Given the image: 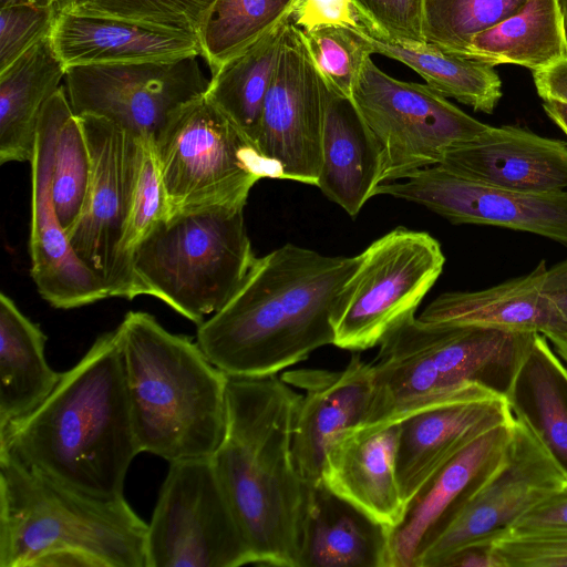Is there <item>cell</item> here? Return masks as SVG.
Masks as SVG:
<instances>
[{"label":"cell","mask_w":567,"mask_h":567,"mask_svg":"<svg viewBox=\"0 0 567 567\" xmlns=\"http://www.w3.org/2000/svg\"><path fill=\"white\" fill-rule=\"evenodd\" d=\"M216 0H75L72 10L121 17L198 35Z\"/></svg>","instance_id":"obj_38"},{"label":"cell","mask_w":567,"mask_h":567,"mask_svg":"<svg viewBox=\"0 0 567 567\" xmlns=\"http://www.w3.org/2000/svg\"><path fill=\"white\" fill-rule=\"evenodd\" d=\"M255 259L244 208L215 207L158 224L134 250L132 270L138 296L199 326L230 299Z\"/></svg>","instance_id":"obj_7"},{"label":"cell","mask_w":567,"mask_h":567,"mask_svg":"<svg viewBox=\"0 0 567 567\" xmlns=\"http://www.w3.org/2000/svg\"><path fill=\"white\" fill-rule=\"evenodd\" d=\"M169 210L163 184L154 138L136 135V173L124 231L118 247L121 298L138 296L132 270L136 247L162 221Z\"/></svg>","instance_id":"obj_35"},{"label":"cell","mask_w":567,"mask_h":567,"mask_svg":"<svg viewBox=\"0 0 567 567\" xmlns=\"http://www.w3.org/2000/svg\"><path fill=\"white\" fill-rule=\"evenodd\" d=\"M528 0H423V38L463 54L471 39L517 12Z\"/></svg>","instance_id":"obj_36"},{"label":"cell","mask_w":567,"mask_h":567,"mask_svg":"<svg viewBox=\"0 0 567 567\" xmlns=\"http://www.w3.org/2000/svg\"><path fill=\"white\" fill-rule=\"evenodd\" d=\"M280 378L305 391L296 412L292 452L300 475L315 486L321 483L331 444L365 422L374 394V369L372 362L353 354L339 371L297 369Z\"/></svg>","instance_id":"obj_19"},{"label":"cell","mask_w":567,"mask_h":567,"mask_svg":"<svg viewBox=\"0 0 567 567\" xmlns=\"http://www.w3.org/2000/svg\"><path fill=\"white\" fill-rule=\"evenodd\" d=\"M169 215L244 208L255 184L279 178L256 144L205 94L176 110L154 138Z\"/></svg>","instance_id":"obj_8"},{"label":"cell","mask_w":567,"mask_h":567,"mask_svg":"<svg viewBox=\"0 0 567 567\" xmlns=\"http://www.w3.org/2000/svg\"><path fill=\"white\" fill-rule=\"evenodd\" d=\"M199 56L68 66L64 86L75 115L103 116L155 138L176 110L206 93L210 79Z\"/></svg>","instance_id":"obj_12"},{"label":"cell","mask_w":567,"mask_h":567,"mask_svg":"<svg viewBox=\"0 0 567 567\" xmlns=\"http://www.w3.org/2000/svg\"><path fill=\"white\" fill-rule=\"evenodd\" d=\"M546 264L540 260L528 274L476 291L440 295L419 317L449 322L538 332L548 330V311L542 292Z\"/></svg>","instance_id":"obj_28"},{"label":"cell","mask_w":567,"mask_h":567,"mask_svg":"<svg viewBox=\"0 0 567 567\" xmlns=\"http://www.w3.org/2000/svg\"><path fill=\"white\" fill-rule=\"evenodd\" d=\"M513 417L504 396L470 385L400 420L396 475L406 506L454 454Z\"/></svg>","instance_id":"obj_17"},{"label":"cell","mask_w":567,"mask_h":567,"mask_svg":"<svg viewBox=\"0 0 567 567\" xmlns=\"http://www.w3.org/2000/svg\"><path fill=\"white\" fill-rule=\"evenodd\" d=\"M567 483L529 427L514 417L507 454L453 523L420 555L415 567H436L450 553L504 536L524 514Z\"/></svg>","instance_id":"obj_13"},{"label":"cell","mask_w":567,"mask_h":567,"mask_svg":"<svg viewBox=\"0 0 567 567\" xmlns=\"http://www.w3.org/2000/svg\"><path fill=\"white\" fill-rule=\"evenodd\" d=\"M493 549L503 567H567V535H504Z\"/></svg>","instance_id":"obj_41"},{"label":"cell","mask_w":567,"mask_h":567,"mask_svg":"<svg viewBox=\"0 0 567 567\" xmlns=\"http://www.w3.org/2000/svg\"><path fill=\"white\" fill-rule=\"evenodd\" d=\"M290 21L303 32L341 25L369 38L386 39L383 30L358 0H296Z\"/></svg>","instance_id":"obj_40"},{"label":"cell","mask_w":567,"mask_h":567,"mask_svg":"<svg viewBox=\"0 0 567 567\" xmlns=\"http://www.w3.org/2000/svg\"><path fill=\"white\" fill-rule=\"evenodd\" d=\"M289 21L223 63L213 72L205 93L255 144L265 99Z\"/></svg>","instance_id":"obj_32"},{"label":"cell","mask_w":567,"mask_h":567,"mask_svg":"<svg viewBox=\"0 0 567 567\" xmlns=\"http://www.w3.org/2000/svg\"><path fill=\"white\" fill-rule=\"evenodd\" d=\"M17 4H30V6H54L52 0H0V8L17 6Z\"/></svg>","instance_id":"obj_48"},{"label":"cell","mask_w":567,"mask_h":567,"mask_svg":"<svg viewBox=\"0 0 567 567\" xmlns=\"http://www.w3.org/2000/svg\"><path fill=\"white\" fill-rule=\"evenodd\" d=\"M50 38L66 68L202 56L193 32L72 9L58 14Z\"/></svg>","instance_id":"obj_22"},{"label":"cell","mask_w":567,"mask_h":567,"mask_svg":"<svg viewBox=\"0 0 567 567\" xmlns=\"http://www.w3.org/2000/svg\"><path fill=\"white\" fill-rule=\"evenodd\" d=\"M543 109L549 120L567 136V103L546 100L543 101Z\"/></svg>","instance_id":"obj_47"},{"label":"cell","mask_w":567,"mask_h":567,"mask_svg":"<svg viewBox=\"0 0 567 567\" xmlns=\"http://www.w3.org/2000/svg\"><path fill=\"white\" fill-rule=\"evenodd\" d=\"M0 447L82 494L124 497L126 473L141 451L118 328L100 336L32 413L0 432Z\"/></svg>","instance_id":"obj_2"},{"label":"cell","mask_w":567,"mask_h":567,"mask_svg":"<svg viewBox=\"0 0 567 567\" xmlns=\"http://www.w3.org/2000/svg\"><path fill=\"white\" fill-rule=\"evenodd\" d=\"M352 102L381 153V184L439 165L445 154L489 125L472 117L426 84L398 80L368 58Z\"/></svg>","instance_id":"obj_9"},{"label":"cell","mask_w":567,"mask_h":567,"mask_svg":"<svg viewBox=\"0 0 567 567\" xmlns=\"http://www.w3.org/2000/svg\"><path fill=\"white\" fill-rule=\"evenodd\" d=\"M536 333L408 318L379 344L372 404L359 426L399 422L474 384L506 399Z\"/></svg>","instance_id":"obj_6"},{"label":"cell","mask_w":567,"mask_h":567,"mask_svg":"<svg viewBox=\"0 0 567 567\" xmlns=\"http://www.w3.org/2000/svg\"><path fill=\"white\" fill-rule=\"evenodd\" d=\"M542 292L548 311L545 338L567 363V258L547 268Z\"/></svg>","instance_id":"obj_43"},{"label":"cell","mask_w":567,"mask_h":567,"mask_svg":"<svg viewBox=\"0 0 567 567\" xmlns=\"http://www.w3.org/2000/svg\"><path fill=\"white\" fill-rule=\"evenodd\" d=\"M445 257L425 231L398 227L358 255L343 286L333 327L338 348H373L416 308L440 277Z\"/></svg>","instance_id":"obj_10"},{"label":"cell","mask_w":567,"mask_h":567,"mask_svg":"<svg viewBox=\"0 0 567 567\" xmlns=\"http://www.w3.org/2000/svg\"><path fill=\"white\" fill-rule=\"evenodd\" d=\"M146 533L125 497L82 494L0 447V567H146Z\"/></svg>","instance_id":"obj_4"},{"label":"cell","mask_w":567,"mask_h":567,"mask_svg":"<svg viewBox=\"0 0 567 567\" xmlns=\"http://www.w3.org/2000/svg\"><path fill=\"white\" fill-rule=\"evenodd\" d=\"M420 204L453 224H476L539 235L567 245V189L524 193L478 183L440 165L404 182L382 183L375 195Z\"/></svg>","instance_id":"obj_16"},{"label":"cell","mask_w":567,"mask_h":567,"mask_svg":"<svg viewBox=\"0 0 567 567\" xmlns=\"http://www.w3.org/2000/svg\"><path fill=\"white\" fill-rule=\"evenodd\" d=\"M31 164V277L40 296L58 309L109 298L102 279L78 256L56 215L51 190L52 132L41 112Z\"/></svg>","instance_id":"obj_20"},{"label":"cell","mask_w":567,"mask_h":567,"mask_svg":"<svg viewBox=\"0 0 567 567\" xmlns=\"http://www.w3.org/2000/svg\"><path fill=\"white\" fill-rule=\"evenodd\" d=\"M436 567H503L493 543L482 542L463 546L439 561Z\"/></svg>","instance_id":"obj_45"},{"label":"cell","mask_w":567,"mask_h":567,"mask_svg":"<svg viewBox=\"0 0 567 567\" xmlns=\"http://www.w3.org/2000/svg\"><path fill=\"white\" fill-rule=\"evenodd\" d=\"M514 417L481 434L454 454L408 504L392 529L393 567H415L420 555L453 523L503 463Z\"/></svg>","instance_id":"obj_18"},{"label":"cell","mask_w":567,"mask_h":567,"mask_svg":"<svg viewBox=\"0 0 567 567\" xmlns=\"http://www.w3.org/2000/svg\"><path fill=\"white\" fill-rule=\"evenodd\" d=\"M357 265L358 256L292 244L256 257L230 299L197 326L196 341L226 375L277 374L333 344L336 308Z\"/></svg>","instance_id":"obj_1"},{"label":"cell","mask_w":567,"mask_h":567,"mask_svg":"<svg viewBox=\"0 0 567 567\" xmlns=\"http://www.w3.org/2000/svg\"><path fill=\"white\" fill-rule=\"evenodd\" d=\"M327 87L318 74L301 30L288 22L268 89L256 145L280 179L317 186Z\"/></svg>","instance_id":"obj_14"},{"label":"cell","mask_w":567,"mask_h":567,"mask_svg":"<svg viewBox=\"0 0 567 567\" xmlns=\"http://www.w3.org/2000/svg\"><path fill=\"white\" fill-rule=\"evenodd\" d=\"M146 567H238L255 558L212 457L171 462L145 543Z\"/></svg>","instance_id":"obj_11"},{"label":"cell","mask_w":567,"mask_h":567,"mask_svg":"<svg viewBox=\"0 0 567 567\" xmlns=\"http://www.w3.org/2000/svg\"><path fill=\"white\" fill-rule=\"evenodd\" d=\"M58 14L54 6L17 4L0 8V72L49 37Z\"/></svg>","instance_id":"obj_39"},{"label":"cell","mask_w":567,"mask_h":567,"mask_svg":"<svg viewBox=\"0 0 567 567\" xmlns=\"http://www.w3.org/2000/svg\"><path fill=\"white\" fill-rule=\"evenodd\" d=\"M505 535H567V483L518 518Z\"/></svg>","instance_id":"obj_44"},{"label":"cell","mask_w":567,"mask_h":567,"mask_svg":"<svg viewBox=\"0 0 567 567\" xmlns=\"http://www.w3.org/2000/svg\"><path fill=\"white\" fill-rule=\"evenodd\" d=\"M386 39L424 40L423 0H358Z\"/></svg>","instance_id":"obj_42"},{"label":"cell","mask_w":567,"mask_h":567,"mask_svg":"<svg viewBox=\"0 0 567 567\" xmlns=\"http://www.w3.org/2000/svg\"><path fill=\"white\" fill-rule=\"evenodd\" d=\"M374 54L396 60L445 97L491 114L502 97V81L494 66L449 51L426 40L373 39Z\"/></svg>","instance_id":"obj_31"},{"label":"cell","mask_w":567,"mask_h":567,"mask_svg":"<svg viewBox=\"0 0 567 567\" xmlns=\"http://www.w3.org/2000/svg\"><path fill=\"white\" fill-rule=\"evenodd\" d=\"M91 155L84 209L66 233L78 256L121 297L118 247L136 173V135L99 115H76Z\"/></svg>","instance_id":"obj_15"},{"label":"cell","mask_w":567,"mask_h":567,"mask_svg":"<svg viewBox=\"0 0 567 567\" xmlns=\"http://www.w3.org/2000/svg\"><path fill=\"white\" fill-rule=\"evenodd\" d=\"M400 422L355 426L329 447L321 482L377 522L396 527L405 513L396 460Z\"/></svg>","instance_id":"obj_23"},{"label":"cell","mask_w":567,"mask_h":567,"mask_svg":"<svg viewBox=\"0 0 567 567\" xmlns=\"http://www.w3.org/2000/svg\"><path fill=\"white\" fill-rule=\"evenodd\" d=\"M301 33L327 90L352 101V91L362 65L374 54L368 38L341 25L321 27Z\"/></svg>","instance_id":"obj_37"},{"label":"cell","mask_w":567,"mask_h":567,"mask_svg":"<svg viewBox=\"0 0 567 567\" xmlns=\"http://www.w3.org/2000/svg\"><path fill=\"white\" fill-rule=\"evenodd\" d=\"M506 400L567 476V367L543 334H535Z\"/></svg>","instance_id":"obj_29"},{"label":"cell","mask_w":567,"mask_h":567,"mask_svg":"<svg viewBox=\"0 0 567 567\" xmlns=\"http://www.w3.org/2000/svg\"><path fill=\"white\" fill-rule=\"evenodd\" d=\"M462 177L524 193L567 189V142L514 125L488 126L439 164Z\"/></svg>","instance_id":"obj_21"},{"label":"cell","mask_w":567,"mask_h":567,"mask_svg":"<svg viewBox=\"0 0 567 567\" xmlns=\"http://www.w3.org/2000/svg\"><path fill=\"white\" fill-rule=\"evenodd\" d=\"M561 17H563V25H564V32H565V39L567 43V0H557Z\"/></svg>","instance_id":"obj_49"},{"label":"cell","mask_w":567,"mask_h":567,"mask_svg":"<svg viewBox=\"0 0 567 567\" xmlns=\"http://www.w3.org/2000/svg\"><path fill=\"white\" fill-rule=\"evenodd\" d=\"M47 337L14 301L0 293V432L32 413L62 373L45 359Z\"/></svg>","instance_id":"obj_27"},{"label":"cell","mask_w":567,"mask_h":567,"mask_svg":"<svg viewBox=\"0 0 567 567\" xmlns=\"http://www.w3.org/2000/svg\"><path fill=\"white\" fill-rule=\"evenodd\" d=\"M381 153L353 102L327 90L317 187L355 217L381 184Z\"/></svg>","instance_id":"obj_25"},{"label":"cell","mask_w":567,"mask_h":567,"mask_svg":"<svg viewBox=\"0 0 567 567\" xmlns=\"http://www.w3.org/2000/svg\"><path fill=\"white\" fill-rule=\"evenodd\" d=\"M462 55L533 71L567 58L563 17L557 0H528L517 12L474 35Z\"/></svg>","instance_id":"obj_30"},{"label":"cell","mask_w":567,"mask_h":567,"mask_svg":"<svg viewBox=\"0 0 567 567\" xmlns=\"http://www.w3.org/2000/svg\"><path fill=\"white\" fill-rule=\"evenodd\" d=\"M538 96L567 103V58L546 68L533 71Z\"/></svg>","instance_id":"obj_46"},{"label":"cell","mask_w":567,"mask_h":567,"mask_svg":"<svg viewBox=\"0 0 567 567\" xmlns=\"http://www.w3.org/2000/svg\"><path fill=\"white\" fill-rule=\"evenodd\" d=\"M391 536L321 482L311 486L299 567H393Z\"/></svg>","instance_id":"obj_24"},{"label":"cell","mask_w":567,"mask_h":567,"mask_svg":"<svg viewBox=\"0 0 567 567\" xmlns=\"http://www.w3.org/2000/svg\"><path fill=\"white\" fill-rule=\"evenodd\" d=\"M52 132L51 190L59 220L68 233L81 216L91 181V155L65 86L45 103Z\"/></svg>","instance_id":"obj_33"},{"label":"cell","mask_w":567,"mask_h":567,"mask_svg":"<svg viewBox=\"0 0 567 567\" xmlns=\"http://www.w3.org/2000/svg\"><path fill=\"white\" fill-rule=\"evenodd\" d=\"M54 7L60 12L70 9L75 0H52Z\"/></svg>","instance_id":"obj_50"},{"label":"cell","mask_w":567,"mask_h":567,"mask_svg":"<svg viewBox=\"0 0 567 567\" xmlns=\"http://www.w3.org/2000/svg\"><path fill=\"white\" fill-rule=\"evenodd\" d=\"M65 72L50 35L0 72L1 164L32 161L42 109Z\"/></svg>","instance_id":"obj_26"},{"label":"cell","mask_w":567,"mask_h":567,"mask_svg":"<svg viewBox=\"0 0 567 567\" xmlns=\"http://www.w3.org/2000/svg\"><path fill=\"white\" fill-rule=\"evenodd\" d=\"M296 0H216L199 30L212 72L290 20Z\"/></svg>","instance_id":"obj_34"},{"label":"cell","mask_w":567,"mask_h":567,"mask_svg":"<svg viewBox=\"0 0 567 567\" xmlns=\"http://www.w3.org/2000/svg\"><path fill=\"white\" fill-rule=\"evenodd\" d=\"M301 393L277 374L227 375L215 472L257 565L299 567L311 494L292 452Z\"/></svg>","instance_id":"obj_3"},{"label":"cell","mask_w":567,"mask_h":567,"mask_svg":"<svg viewBox=\"0 0 567 567\" xmlns=\"http://www.w3.org/2000/svg\"><path fill=\"white\" fill-rule=\"evenodd\" d=\"M117 328L140 451L169 463L212 457L226 430L227 375L147 312L128 311Z\"/></svg>","instance_id":"obj_5"}]
</instances>
